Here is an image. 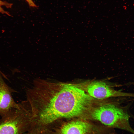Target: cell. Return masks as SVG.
Instances as JSON below:
<instances>
[{
    "instance_id": "6da1fadb",
    "label": "cell",
    "mask_w": 134,
    "mask_h": 134,
    "mask_svg": "<svg viewBox=\"0 0 134 134\" xmlns=\"http://www.w3.org/2000/svg\"><path fill=\"white\" fill-rule=\"evenodd\" d=\"M27 94L30 113L44 124L84 115L95 99L78 85L42 79L36 80Z\"/></svg>"
},
{
    "instance_id": "7a4b0ae2",
    "label": "cell",
    "mask_w": 134,
    "mask_h": 134,
    "mask_svg": "<svg viewBox=\"0 0 134 134\" xmlns=\"http://www.w3.org/2000/svg\"><path fill=\"white\" fill-rule=\"evenodd\" d=\"M129 105L120 106L113 104H102L92 108L88 113L92 119L111 127L122 129L134 134L129 119Z\"/></svg>"
},
{
    "instance_id": "3957f363",
    "label": "cell",
    "mask_w": 134,
    "mask_h": 134,
    "mask_svg": "<svg viewBox=\"0 0 134 134\" xmlns=\"http://www.w3.org/2000/svg\"><path fill=\"white\" fill-rule=\"evenodd\" d=\"M29 115L24 103L11 110L0 120V134H22L25 131Z\"/></svg>"
},
{
    "instance_id": "277c9868",
    "label": "cell",
    "mask_w": 134,
    "mask_h": 134,
    "mask_svg": "<svg viewBox=\"0 0 134 134\" xmlns=\"http://www.w3.org/2000/svg\"><path fill=\"white\" fill-rule=\"evenodd\" d=\"M85 89V92L89 96L95 99L102 100L117 97L134 98V93L116 91L101 81L90 82L86 86Z\"/></svg>"
},
{
    "instance_id": "5b68a950",
    "label": "cell",
    "mask_w": 134,
    "mask_h": 134,
    "mask_svg": "<svg viewBox=\"0 0 134 134\" xmlns=\"http://www.w3.org/2000/svg\"><path fill=\"white\" fill-rule=\"evenodd\" d=\"M13 91L5 83L0 73V115L2 116L19 106L20 104L16 103L12 97Z\"/></svg>"
},
{
    "instance_id": "8992f818",
    "label": "cell",
    "mask_w": 134,
    "mask_h": 134,
    "mask_svg": "<svg viewBox=\"0 0 134 134\" xmlns=\"http://www.w3.org/2000/svg\"><path fill=\"white\" fill-rule=\"evenodd\" d=\"M93 131V126L90 123L78 119L64 124L59 129L58 134H90Z\"/></svg>"
},
{
    "instance_id": "52a82bcc",
    "label": "cell",
    "mask_w": 134,
    "mask_h": 134,
    "mask_svg": "<svg viewBox=\"0 0 134 134\" xmlns=\"http://www.w3.org/2000/svg\"><path fill=\"white\" fill-rule=\"evenodd\" d=\"M13 4L10 3L5 1H2L0 0V12L2 14H5L10 16L11 15L8 12L5 11L2 7V6H5L7 8H11Z\"/></svg>"
},
{
    "instance_id": "ba28073f",
    "label": "cell",
    "mask_w": 134,
    "mask_h": 134,
    "mask_svg": "<svg viewBox=\"0 0 134 134\" xmlns=\"http://www.w3.org/2000/svg\"><path fill=\"white\" fill-rule=\"evenodd\" d=\"M28 3L29 6L32 7H37V6L35 4L32 0H25Z\"/></svg>"
},
{
    "instance_id": "9c48e42d",
    "label": "cell",
    "mask_w": 134,
    "mask_h": 134,
    "mask_svg": "<svg viewBox=\"0 0 134 134\" xmlns=\"http://www.w3.org/2000/svg\"><path fill=\"white\" fill-rule=\"evenodd\" d=\"M90 134H97L96 133L94 132V131H93V132H92Z\"/></svg>"
},
{
    "instance_id": "30bf717a",
    "label": "cell",
    "mask_w": 134,
    "mask_h": 134,
    "mask_svg": "<svg viewBox=\"0 0 134 134\" xmlns=\"http://www.w3.org/2000/svg\"><path fill=\"white\" fill-rule=\"evenodd\" d=\"M133 5L134 6V4H133Z\"/></svg>"
},
{
    "instance_id": "8fae6325",
    "label": "cell",
    "mask_w": 134,
    "mask_h": 134,
    "mask_svg": "<svg viewBox=\"0 0 134 134\" xmlns=\"http://www.w3.org/2000/svg\"></svg>"
}]
</instances>
